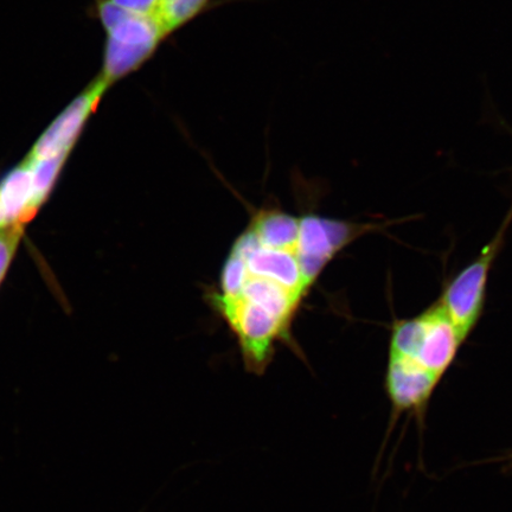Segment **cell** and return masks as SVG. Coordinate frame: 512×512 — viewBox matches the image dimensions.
Wrapping results in <instances>:
<instances>
[{
    "label": "cell",
    "mask_w": 512,
    "mask_h": 512,
    "mask_svg": "<svg viewBox=\"0 0 512 512\" xmlns=\"http://www.w3.org/2000/svg\"><path fill=\"white\" fill-rule=\"evenodd\" d=\"M398 222L297 215L275 204L255 210L206 293L235 337L247 373L264 375L279 345L299 355L293 325L326 267L362 236Z\"/></svg>",
    "instance_id": "6da1fadb"
},
{
    "label": "cell",
    "mask_w": 512,
    "mask_h": 512,
    "mask_svg": "<svg viewBox=\"0 0 512 512\" xmlns=\"http://www.w3.org/2000/svg\"><path fill=\"white\" fill-rule=\"evenodd\" d=\"M463 344L437 300L418 316L395 320L390 328L388 354L411 358L445 376Z\"/></svg>",
    "instance_id": "7a4b0ae2"
},
{
    "label": "cell",
    "mask_w": 512,
    "mask_h": 512,
    "mask_svg": "<svg viewBox=\"0 0 512 512\" xmlns=\"http://www.w3.org/2000/svg\"><path fill=\"white\" fill-rule=\"evenodd\" d=\"M508 228L507 224H502L477 258L447 281L438 299L464 343L483 317L490 273L502 251Z\"/></svg>",
    "instance_id": "3957f363"
},
{
    "label": "cell",
    "mask_w": 512,
    "mask_h": 512,
    "mask_svg": "<svg viewBox=\"0 0 512 512\" xmlns=\"http://www.w3.org/2000/svg\"><path fill=\"white\" fill-rule=\"evenodd\" d=\"M443 377L411 358L388 354L384 387L392 406V420L403 413H425Z\"/></svg>",
    "instance_id": "277c9868"
},
{
    "label": "cell",
    "mask_w": 512,
    "mask_h": 512,
    "mask_svg": "<svg viewBox=\"0 0 512 512\" xmlns=\"http://www.w3.org/2000/svg\"><path fill=\"white\" fill-rule=\"evenodd\" d=\"M106 91L105 82L100 78L96 79L93 85L89 86L78 99H75L42 134L29 156L34 159H47L68 155L78 139L83 125L86 124L89 115L95 111L96 105L99 104Z\"/></svg>",
    "instance_id": "5b68a950"
},
{
    "label": "cell",
    "mask_w": 512,
    "mask_h": 512,
    "mask_svg": "<svg viewBox=\"0 0 512 512\" xmlns=\"http://www.w3.org/2000/svg\"><path fill=\"white\" fill-rule=\"evenodd\" d=\"M34 206V174L29 158L11 171L0 184V222L2 226L24 224L37 213Z\"/></svg>",
    "instance_id": "8992f818"
},
{
    "label": "cell",
    "mask_w": 512,
    "mask_h": 512,
    "mask_svg": "<svg viewBox=\"0 0 512 512\" xmlns=\"http://www.w3.org/2000/svg\"><path fill=\"white\" fill-rule=\"evenodd\" d=\"M210 3L211 0H160L155 18L169 37L195 21Z\"/></svg>",
    "instance_id": "52a82bcc"
},
{
    "label": "cell",
    "mask_w": 512,
    "mask_h": 512,
    "mask_svg": "<svg viewBox=\"0 0 512 512\" xmlns=\"http://www.w3.org/2000/svg\"><path fill=\"white\" fill-rule=\"evenodd\" d=\"M67 156L60 155L47 159H34L28 156L32 163V174H34V206L36 209L46 201Z\"/></svg>",
    "instance_id": "ba28073f"
},
{
    "label": "cell",
    "mask_w": 512,
    "mask_h": 512,
    "mask_svg": "<svg viewBox=\"0 0 512 512\" xmlns=\"http://www.w3.org/2000/svg\"><path fill=\"white\" fill-rule=\"evenodd\" d=\"M23 230V224H10L0 228V281L14 258Z\"/></svg>",
    "instance_id": "9c48e42d"
},
{
    "label": "cell",
    "mask_w": 512,
    "mask_h": 512,
    "mask_svg": "<svg viewBox=\"0 0 512 512\" xmlns=\"http://www.w3.org/2000/svg\"><path fill=\"white\" fill-rule=\"evenodd\" d=\"M114 5L131 14L155 17L160 0H111Z\"/></svg>",
    "instance_id": "30bf717a"
},
{
    "label": "cell",
    "mask_w": 512,
    "mask_h": 512,
    "mask_svg": "<svg viewBox=\"0 0 512 512\" xmlns=\"http://www.w3.org/2000/svg\"><path fill=\"white\" fill-rule=\"evenodd\" d=\"M499 113H496V117L498 118V123L499 125H501L503 128H505V130H507L511 136H512V127L507 123V121H505L501 115H498ZM512 222V206L509 210V213L507 215V217H505V220H504V223L505 224H508V226H510V223Z\"/></svg>",
    "instance_id": "8fae6325"
},
{
    "label": "cell",
    "mask_w": 512,
    "mask_h": 512,
    "mask_svg": "<svg viewBox=\"0 0 512 512\" xmlns=\"http://www.w3.org/2000/svg\"><path fill=\"white\" fill-rule=\"evenodd\" d=\"M507 459L509 460V465L512 466V453L510 454V456Z\"/></svg>",
    "instance_id": "7c38bea8"
},
{
    "label": "cell",
    "mask_w": 512,
    "mask_h": 512,
    "mask_svg": "<svg viewBox=\"0 0 512 512\" xmlns=\"http://www.w3.org/2000/svg\"><path fill=\"white\" fill-rule=\"evenodd\" d=\"M2 227H3V226H2V222H0V228H2Z\"/></svg>",
    "instance_id": "4fadbf2b"
}]
</instances>
